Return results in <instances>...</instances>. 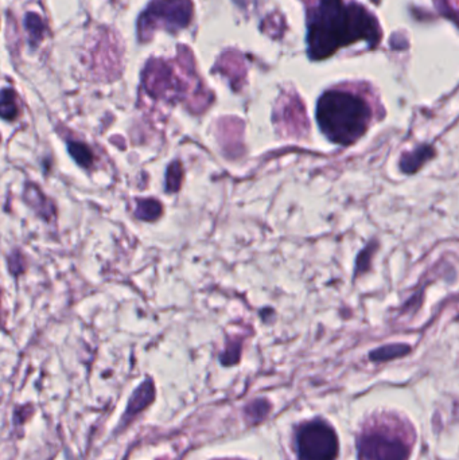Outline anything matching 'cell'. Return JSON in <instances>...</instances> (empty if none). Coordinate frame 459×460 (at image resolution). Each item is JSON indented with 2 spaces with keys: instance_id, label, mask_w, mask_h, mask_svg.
Returning a JSON list of instances; mask_svg holds the SVG:
<instances>
[{
  "instance_id": "3957f363",
  "label": "cell",
  "mask_w": 459,
  "mask_h": 460,
  "mask_svg": "<svg viewBox=\"0 0 459 460\" xmlns=\"http://www.w3.org/2000/svg\"><path fill=\"white\" fill-rule=\"evenodd\" d=\"M414 443V428L408 420L379 414L370 417L358 435V460H408Z\"/></svg>"
},
{
  "instance_id": "4fadbf2b",
  "label": "cell",
  "mask_w": 459,
  "mask_h": 460,
  "mask_svg": "<svg viewBox=\"0 0 459 460\" xmlns=\"http://www.w3.org/2000/svg\"><path fill=\"white\" fill-rule=\"evenodd\" d=\"M408 352H410V347L408 346H404V344L386 346V347H381L377 352L372 353L370 358L374 359V361H388V359L395 358V356H404Z\"/></svg>"
},
{
  "instance_id": "52a82bcc",
  "label": "cell",
  "mask_w": 459,
  "mask_h": 460,
  "mask_svg": "<svg viewBox=\"0 0 459 460\" xmlns=\"http://www.w3.org/2000/svg\"><path fill=\"white\" fill-rule=\"evenodd\" d=\"M23 197H25L26 204L34 209L38 214H41L44 218L50 220L54 217L53 204L44 197L42 192L38 189V186L31 185V183L26 185Z\"/></svg>"
},
{
  "instance_id": "277c9868",
  "label": "cell",
  "mask_w": 459,
  "mask_h": 460,
  "mask_svg": "<svg viewBox=\"0 0 459 460\" xmlns=\"http://www.w3.org/2000/svg\"><path fill=\"white\" fill-rule=\"evenodd\" d=\"M296 459L336 460L338 439L334 430L321 418L302 423L294 435Z\"/></svg>"
},
{
  "instance_id": "7a4b0ae2",
  "label": "cell",
  "mask_w": 459,
  "mask_h": 460,
  "mask_svg": "<svg viewBox=\"0 0 459 460\" xmlns=\"http://www.w3.org/2000/svg\"><path fill=\"white\" fill-rule=\"evenodd\" d=\"M317 119L322 132L334 143L349 146L368 130L370 109L355 93L330 90L319 99Z\"/></svg>"
},
{
  "instance_id": "30bf717a",
  "label": "cell",
  "mask_w": 459,
  "mask_h": 460,
  "mask_svg": "<svg viewBox=\"0 0 459 460\" xmlns=\"http://www.w3.org/2000/svg\"><path fill=\"white\" fill-rule=\"evenodd\" d=\"M136 217L142 221H155L162 216V205L155 199H140L135 211Z\"/></svg>"
},
{
  "instance_id": "6da1fadb",
  "label": "cell",
  "mask_w": 459,
  "mask_h": 460,
  "mask_svg": "<svg viewBox=\"0 0 459 460\" xmlns=\"http://www.w3.org/2000/svg\"><path fill=\"white\" fill-rule=\"evenodd\" d=\"M379 29L374 19L360 6H345L342 0H321L310 13L309 42L312 58H325L341 46L357 39L376 42Z\"/></svg>"
},
{
  "instance_id": "ba28073f",
  "label": "cell",
  "mask_w": 459,
  "mask_h": 460,
  "mask_svg": "<svg viewBox=\"0 0 459 460\" xmlns=\"http://www.w3.org/2000/svg\"><path fill=\"white\" fill-rule=\"evenodd\" d=\"M435 151L429 146H422L417 149H415L412 152H407L403 155L401 161H400V167L404 173L407 174H412L415 171H417L423 164L429 162L431 158H434Z\"/></svg>"
},
{
  "instance_id": "7c38bea8",
  "label": "cell",
  "mask_w": 459,
  "mask_h": 460,
  "mask_svg": "<svg viewBox=\"0 0 459 460\" xmlns=\"http://www.w3.org/2000/svg\"><path fill=\"white\" fill-rule=\"evenodd\" d=\"M183 177V168L180 162H173L167 168V178H166V190L169 193H176L180 187Z\"/></svg>"
},
{
  "instance_id": "8fae6325",
  "label": "cell",
  "mask_w": 459,
  "mask_h": 460,
  "mask_svg": "<svg viewBox=\"0 0 459 460\" xmlns=\"http://www.w3.org/2000/svg\"><path fill=\"white\" fill-rule=\"evenodd\" d=\"M68 149H69L71 156H72L74 161L80 164L81 167L88 168V167H90V166L93 164V161H94L93 152H92V149H89L85 143H81V142H71L69 146H68Z\"/></svg>"
},
{
  "instance_id": "9c48e42d",
  "label": "cell",
  "mask_w": 459,
  "mask_h": 460,
  "mask_svg": "<svg viewBox=\"0 0 459 460\" xmlns=\"http://www.w3.org/2000/svg\"><path fill=\"white\" fill-rule=\"evenodd\" d=\"M19 115V108L16 104V94L13 89H4L0 93V118L7 121H13Z\"/></svg>"
},
{
  "instance_id": "8992f818",
  "label": "cell",
  "mask_w": 459,
  "mask_h": 460,
  "mask_svg": "<svg viewBox=\"0 0 459 460\" xmlns=\"http://www.w3.org/2000/svg\"><path fill=\"white\" fill-rule=\"evenodd\" d=\"M154 384L148 380L145 384L139 386L135 392H133L126 415H124V421H128L130 418H133L135 416L137 415L139 412H142L143 409H146L148 405L154 401Z\"/></svg>"
},
{
  "instance_id": "5bb4252c",
  "label": "cell",
  "mask_w": 459,
  "mask_h": 460,
  "mask_svg": "<svg viewBox=\"0 0 459 460\" xmlns=\"http://www.w3.org/2000/svg\"><path fill=\"white\" fill-rule=\"evenodd\" d=\"M26 27L31 35V39L38 44L44 35V26L42 19L35 14H29L26 18Z\"/></svg>"
},
{
  "instance_id": "5b68a950",
  "label": "cell",
  "mask_w": 459,
  "mask_h": 460,
  "mask_svg": "<svg viewBox=\"0 0 459 460\" xmlns=\"http://www.w3.org/2000/svg\"><path fill=\"white\" fill-rule=\"evenodd\" d=\"M190 15L189 1L188 0H157L154 4L149 6L147 13L140 22L143 23H157L164 22L169 26L174 27H183L188 23Z\"/></svg>"
},
{
  "instance_id": "9a60e30c",
  "label": "cell",
  "mask_w": 459,
  "mask_h": 460,
  "mask_svg": "<svg viewBox=\"0 0 459 460\" xmlns=\"http://www.w3.org/2000/svg\"><path fill=\"white\" fill-rule=\"evenodd\" d=\"M10 269L14 275H20L25 271V259L20 253H14L10 259Z\"/></svg>"
}]
</instances>
